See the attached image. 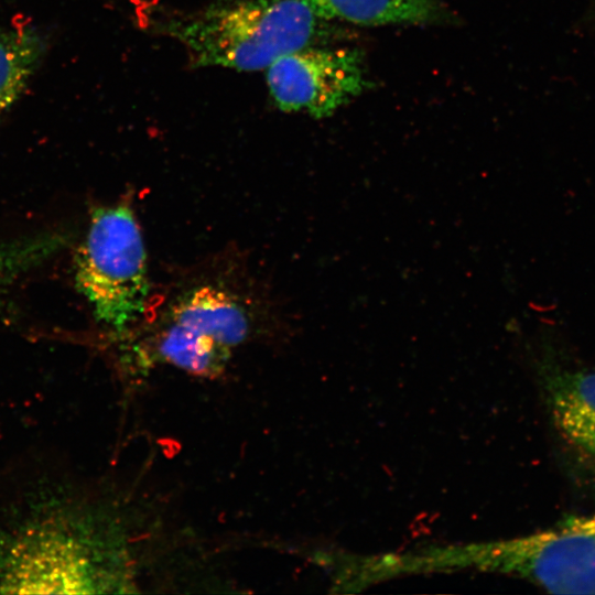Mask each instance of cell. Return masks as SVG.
I'll return each mask as SVG.
<instances>
[{"label": "cell", "mask_w": 595, "mask_h": 595, "mask_svg": "<svg viewBox=\"0 0 595 595\" xmlns=\"http://www.w3.org/2000/svg\"><path fill=\"white\" fill-rule=\"evenodd\" d=\"M86 513L42 498L0 529V593H96L110 585Z\"/></svg>", "instance_id": "obj_1"}, {"label": "cell", "mask_w": 595, "mask_h": 595, "mask_svg": "<svg viewBox=\"0 0 595 595\" xmlns=\"http://www.w3.org/2000/svg\"><path fill=\"white\" fill-rule=\"evenodd\" d=\"M320 19L305 0H221L166 24L193 66L267 69L312 46Z\"/></svg>", "instance_id": "obj_2"}, {"label": "cell", "mask_w": 595, "mask_h": 595, "mask_svg": "<svg viewBox=\"0 0 595 595\" xmlns=\"http://www.w3.org/2000/svg\"><path fill=\"white\" fill-rule=\"evenodd\" d=\"M74 279L97 322L118 333L144 312L150 292L147 255L129 204L93 210L76 251Z\"/></svg>", "instance_id": "obj_3"}, {"label": "cell", "mask_w": 595, "mask_h": 595, "mask_svg": "<svg viewBox=\"0 0 595 595\" xmlns=\"http://www.w3.org/2000/svg\"><path fill=\"white\" fill-rule=\"evenodd\" d=\"M442 563L518 576L550 593L595 594V511L518 538L443 548Z\"/></svg>", "instance_id": "obj_4"}, {"label": "cell", "mask_w": 595, "mask_h": 595, "mask_svg": "<svg viewBox=\"0 0 595 595\" xmlns=\"http://www.w3.org/2000/svg\"><path fill=\"white\" fill-rule=\"evenodd\" d=\"M249 329V315L236 296L218 286H199L164 314L151 339L150 356L195 375H217Z\"/></svg>", "instance_id": "obj_5"}, {"label": "cell", "mask_w": 595, "mask_h": 595, "mask_svg": "<svg viewBox=\"0 0 595 595\" xmlns=\"http://www.w3.org/2000/svg\"><path fill=\"white\" fill-rule=\"evenodd\" d=\"M274 105L284 112L322 119L358 96L368 84L359 52L307 46L285 54L267 69Z\"/></svg>", "instance_id": "obj_6"}, {"label": "cell", "mask_w": 595, "mask_h": 595, "mask_svg": "<svg viewBox=\"0 0 595 595\" xmlns=\"http://www.w3.org/2000/svg\"><path fill=\"white\" fill-rule=\"evenodd\" d=\"M537 366L558 433L595 467V370L565 365L547 347Z\"/></svg>", "instance_id": "obj_7"}, {"label": "cell", "mask_w": 595, "mask_h": 595, "mask_svg": "<svg viewBox=\"0 0 595 595\" xmlns=\"http://www.w3.org/2000/svg\"><path fill=\"white\" fill-rule=\"evenodd\" d=\"M323 21H345L365 26L423 24L439 21L437 0H305Z\"/></svg>", "instance_id": "obj_8"}, {"label": "cell", "mask_w": 595, "mask_h": 595, "mask_svg": "<svg viewBox=\"0 0 595 595\" xmlns=\"http://www.w3.org/2000/svg\"><path fill=\"white\" fill-rule=\"evenodd\" d=\"M44 51L31 29H0V117L19 98Z\"/></svg>", "instance_id": "obj_9"}, {"label": "cell", "mask_w": 595, "mask_h": 595, "mask_svg": "<svg viewBox=\"0 0 595 595\" xmlns=\"http://www.w3.org/2000/svg\"><path fill=\"white\" fill-rule=\"evenodd\" d=\"M66 242L67 237L61 232H43L0 242V313L18 282L62 251Z\"/></svg>", "instance_id": "obj_10"}]
</instances>
